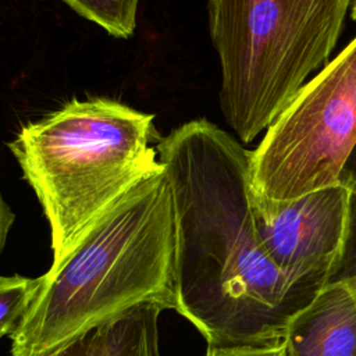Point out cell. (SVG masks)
Masks as SVG:
<instances>
[{
  "label": "cell",
  "mask_w": 356,
  "mask_h": 356,
  "mask_svg": "<svg viewBox=\"0 0 356 356\" xmlns=\"http://www.w3.org/2000/svg\"><path fill=\"white\" fill-rule=\"evenodd\" d=\"M177 216L175 310L209 346L281 343L320 289L266 254L250 200V152L216 124L185 122L156 143Z\"/></svg>",
  "instance_id": "cell-1"
},
{
  "label": "cell",
  "mask_w": 356,
  "mask_h": 356,
  "mask_svg": "<svg viewBox=\"0 0 356 356\" xmlns=\"http://www.w3.org/2000/svg\"><path fill=\"white\" fill-rule=\"evenodd\" d=\"M177 216L164 165L100 214L40 277L10 334L13 356H38L145 302L175 310Z\"/></svg>",
  "instance_id": "cell-2"
},
{
  "label": "cell",
  "mask_w": 356,
  "mask_h": 356,
  "mask_svg": "<svg viewBox=\"0 0 356 356\" xmlns=\"http://www.w3.org/2000/svg\"><path fill=\"white\" fill-rule=\"evenodd\" d=\"M154 115L107 97L72 99L7 145L51 231L53 261L125 192L163 168Z\"/></svg>",
  "instance_id": "cell-3"
},
{
  "label": "cell",
  "mask_w": 356,
  "mask_h": 356,
  "mask_svg": "<svg viewBox=\"0 0 356 356\" xmlns=\"http://www.w3.org/2000/svg\"><path fill=\"white\" fill-rule=\"evenodd\" d=\"M355 0H207L220 107L238 139L266 131L330 63Z\"/></svg>",
  "instance_id": "cell-4"
},
{
  "label": "cell",
  "mask_w": 356,
  "mask_h": 356,
  "mask_svg": "<svg viewBox=\"0 0 356 356\" xmlns=\"http://www.w3.org/2000/svg\"><path fill=\"white\" fill-rule=\"evenodd\" d=\"M356 145V36L266 129L250 152V188L291 200L338 185Z\"/></svg>",
  "instance_id": "cell-5"
},
{
  "label": "cell",
  "mask_w": 356,
  "mask_h": 356,
  "mask_svg": "<svg viewBox=\"0 0 356 356\" xmlns=\"http://www.w3.org/2000/svg\"><path fill=\"white\" fill-rule=\"evenodd\" d=\"M350 196L341 184L291 200H273L250 191L260 243L292 282L316 289L327 284L342 254Z\"/></svg>",
  "instance_id": "cell-6"
},
{
  "label": "cell",
  "mask_w": 356,
  "mask_h": 356,
  "mask_svg": "<svg viewBox=\"0 0 356 356\" xmlns=\"http://www.w3.org/2000/svg\"><path fill=\"white\" fill-rule=\"evenodd\" d=\"M286 356H356V275L325 284L288 323Z\"/></svg>",
  "instance_id": "cell-7"
},
{
  "label": "cell",
  "mask_w": 356,
  "mask_h": 356,
  "mask_svg": "<svg viewBox=\"0 0 356 356\" xmlns=\"http://www.w3.org/2000/svg\"><path fill=\"white\" fill-rule=\"evenodd\" d=\"M164 306L145 302L114 314L38 356H160L159 316Z\"/></svg>",
  "instance_id": "cell-8"
},
{
  "label": "cell",
  "mask_w": 356,
  "mask_h": 356,
  "mask_svg": "<svg viewBox=\"0 0 356 356\" xmlns=\"http://www.w3.org/2000/svg\"><path fill=\"white\" fill-rule=\"evenodd\" d=\"M114 38L127 39L136 28L139 0H61Z\"/></svg>",
  "instance_id": "cell-9"
},
{
  "label": "cell",
  "mask_w": 356,
  "mask_h": 356,
  "mask_svg": "<svg viewBox=\"0 0 356 356\" xmlns=\"http://www.w3.org/2000/svg\"><path fill=\"white\" fill-rule=\"evenodd\" d=\"M40 284L39 278L0 275V337L11 334L29 307Z\"/></svg>",
  "instance_id": "cell-10"
},
{
  "label": "cell",
  "mask_w": 356,
  "mask_h": 356,
  "mask_svg": "<svg viewBox=\"0 0 356 356\" xmlns=\"http://www.w3.org/2000/svg\"><path fill=\"white\" fill-rule=\"evenodd\" d=\"M352 275H356V195L350 196L348 229H346V238H345L342 254L334 271L331 273L327 284L339 281Z\"/></svg>",
  "instance_id": "cell-11"
},
{
  "label": "cell",
  "mask_w": 356,
  "mask_h": 356,
  "mask_svg": "<svg viewBox=\"0 0 356 356\" xmlns=\"http://www.w3.org/2000/svg\"><path fill=\"white\" fill-rule=\"evenodd\" d=\"M206 356H286L284 343L260 346H209Z\"/></svg>",
  "instance_id": "cell-12"
},
{
  "label": "cell",
  "mask_w": 356,
  "mask_h": 356,
  "mask_svg": "<svg viewBox=\"0 0 356 356\" xmlns=\"http://www.w3.org/2000/svg\"><path fill=\"white\" fill-rule=\"evenodd\" d=\"M339 184L348 188L352 195H356V145L341 170Z\"/></svg>",
  "instance_id": "cell-13"
},
{
  "label": "cell",
  "mask_w": 356,
  "mask_h": 356,
  "mask_svg": "<svg viewBox=\"0 0 356 356\" xmlns=\"http://www.w3.org/2000/svg\"><path fill=\"white\" fill-rule=\"evenodd\" d=\"M14 218H15L14 213L11 211L10 206L6 203V200L3 199V196L0 193V254L6 245L7 235L14 222Z\"/></svg>",
  "instance_id": "cell-14"
},
{
  "label": "cell",
  "mask_w": 356,
  "mask_h": 356,
  "mask_svg": "<svg viewBox=\"0 0 356 356\" xmlns=\"http://www.w3.org/2000/svg\"><path fill=\"white\" fill-rule=\"evenodd\" d=\"M350 17H352V19L356 22V0L353 1L352 7H350Z\"/></svg>",
  "instance_id": "cell-15"
},
{
  "label": "cell",
  "mask_w": 356,
  "mask_h": 356,
  "mask_svg": "<svg viewBox=\"0 0 356 356\" xmlns=\"http://www.w3.org/2000/svg\"><path fill=\"white\" fill-rule=\"evenodd\" d=\"M0 338H1V337H0Z\"/></svg>",
  "instance_id": "cell-16"
}]
</instances>
